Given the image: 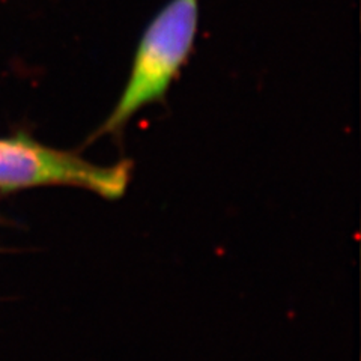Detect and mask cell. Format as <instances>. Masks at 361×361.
Segmentation results:
<instances>
[{"label":"cell","mask_w":361,"mask_h":361,"mask_svg":"<svg viewBox=\"0 0 361 361\" xmlns=\"http://www.w3.org/2000/svg\"><path fill=\"white\" fill-rule=\"evenodd\" d=\"M197 26L199 0H169L158 11L143 30L118 103L90 140L118 134L143 107L164 99L193 51Z\"/></svg>","instance_id":"obj_1"},{"label":"cell","mask_w":361,"mask_h":361,"mask_svg":"<svg viewBox=\"0 0 361 361\" xmlns=\"http://www.w3.org/2000/svg\"><path fill=\"white\" fill-rule=\"evenodd\" d=\"M131 179V163L94 164L75 152L45 146L26 134L0 139V188L20 190L68 185L115 200L123 196Z\"/></svg>","instance_id":"obj_2"}]
</instances>
